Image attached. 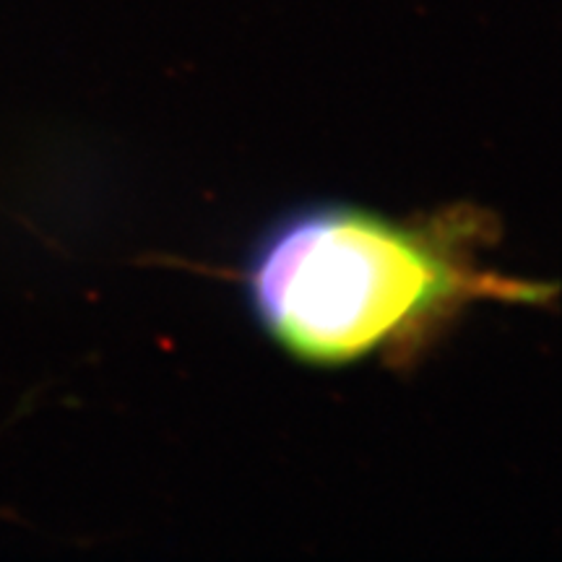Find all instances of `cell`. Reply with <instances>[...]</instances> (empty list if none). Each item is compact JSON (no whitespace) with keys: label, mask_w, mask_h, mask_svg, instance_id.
Returning <instances> with one entry per match:
<instances>
[{"label":"cell","mask_w":562,"mask_h":562,"mask_svg":"<svg viewBox=\"0 0 562 562\" xmlns=\"http://www.w3.org/2000/svg\"><path fill=\"white\" fill-rule=\"evenodd\" d=\"M487 232L472 209L396 222L349 203H313L263 232L245 292L263 331L294 360L339 368L409 355L472 302L544 300V286L476 263Z\"/></svg>","instance_id":"6da1fadb"}]
</instances>
